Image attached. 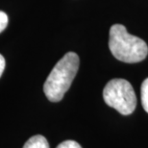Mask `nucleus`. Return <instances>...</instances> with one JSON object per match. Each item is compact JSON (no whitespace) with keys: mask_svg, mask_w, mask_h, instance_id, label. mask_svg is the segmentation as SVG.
<instances>
[{"mask_svg":"<svg viewBox=\"0 0 148 148\" xmlns=\"http://www.w3.org/2000/svg\"><path fill=\"white\" fill-rule=\"evenodd\" d=\"M79 57L74 52H67L53 67L43 86V91L51 102H59L71 86L79 69Z\"/></svg>","mask_w":148,"mask_h":148,"instance_id":"f257e3e1","label":"nucleus"},{"mask_svg":"<svg viewBox=\"0 0 148 148\" xmlns=\"http://www.w3.org/2000/svg\"><path fill=\"white\" fill-rule=\"evenodd\" d=\"M109 48L115 59L127 64L140 63L148 55V46L145 41L130 35L122 24H114L111 27Z\"/></svg>","mask_w":148,"mask_h":148,"instance_id":"f03ea898","label":"nucleus"},{"mask_svg":"<svg viewBox=\"0 0 148 148\" xmlns=\"http://www.w3.org/2000/svg\"><path fill=\"white\" fill-rule=\"evenodd\" d=\"M105 103L119 114L129 115L137 107V96L132 85L125 79H112L103 90Z\"/></svg>","mask_w":148,"mask_h":148,"instance_id":"7ed1b4c3","label":"nucleus"},{"mask_svg":"<svg viewBox=\"0 0 148 148\" xmlns=\"http://www.w3.org/2000/svg\"><path fill=\"white\" fill-rule=\"evenodd\" d=\"M23 148H49V143L43 136L36 135L26 141Z\"/></svg>","mask_w":148,"mask_h":148,"instance_id":"20e7f679","label":"nucleus"},{"mask_svg":"<svg viewBox=\"0 0 148 148\" xmlns=\"http://www.w3.org/2000/svg\"><path fill=\"white\" fill-rule=\"evenodd\" d=\"M140 95H141V104L144 111L148 112V78H146L141 84L140 88Z\"/></svg>","mask_w":148,"mask_h":148,"instance_id":"39448f33","label":"nucleus"},{"mask_svg":"<svg viewBox=\"0 0 148 148\" xmlns=\"http://www.w3.org/2000/svg\"><path fill=\"white\" fill-rule=\"evenodd\" d=\"M56 148H82V147L77 141L69 140L63 141V143L59 144Z\"/></svg>","mask_w":148,"mask_h":148,"instance_id":"423d86ee","label":"nucleus"},{"mask_svg":"<svg viewBox=\"0 0 148 148\" xmlns=\"http://www.w3.org/2000/svg\"><path fill=\"white\" fill-rule=\"evenodd\" d=\"M9 17L8 14L4 12L0 11V33L5 30V28L8 26Z\"/></svg>","mask_w":148,"mask_h":148,"instance_id":"0eeeda50","label":"nucleus"},{"mask_svg":"<svg viewBox=\"0 0 148 148\" xmlns=\"http://www.w3.org/2000/svg\"><path fill=\"white\" fill-rule=\"evenodd\" d=\"M5 64H6L5 59L1 54H0V77L2 76V73H3V71H4V69H5Z\"/></svg>","mask_w":148,"mask_h":148,"instance_id":"6e6552de","label":"nucleus"}]
</instances>
